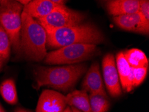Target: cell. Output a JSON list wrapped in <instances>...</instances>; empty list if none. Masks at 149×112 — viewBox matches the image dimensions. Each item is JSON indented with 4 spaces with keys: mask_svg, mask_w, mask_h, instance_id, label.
Returning a JSON list of instances; mask_svg holds the SVG:
<instances>
[{
    "mask_svg": "<svg viewBox=\"0 0 149 112\" xmlns=\"http://www.w3.org/2000/svg\"><path fill=\"white\" fill-rule=\"evenodd\" d=\"M11 52L10 38L5 30L0 24V57L3 61L9 58Z\"/></svg>",
    "mask_w": 149,
    "mask_h": 112,
    "instance_id": "cell-18",
    "label": "cell"
},
{
    "mask_svg": "<svg viewBox=\"0 0 149 112\" xmlns=\"http://www.w3.org/2000/svg\"><path fill=\"white\" fill-rule=\"evenodd\" d=\"M102 71L104 83L108 92L112 97H118L122 94V88L117 71L116 61L112 54L108 53L104 56Z\"/></svg>",
    "mask_w": 149,
    "mask_h": 112,
    "instance_id": "cell-7",
    "label": "cell"
},
{
    "mask_svg": "<svg viewBox=\"0 0 149 112\" xmlns=\"http://www.w3.org/2000/svg\"><path fill=\"white\" fill-rule=\"evenodd\" d=\"M133 87H136L141 85L145 79L148 72V67L132 68Z\"/></svg>",
    "mask_w": 149,
    "mask_h": 112,
    "instance_id": "cell-19",
    "label": "cell"
},
{
    "mask_svg": "<svg viewBox=\"0 0 149 112\" xmlns=\"http://www.w3.org/2000/svg\"><path fill=\"white\" fill-rule=\"evenodd\" d=\"M23 5L16 0H4L0 3V24L10 38L11 46L19 51L20 32Z\"/></svg>",
    "mask_w": 149,
    "mask_h": 112,
    "instance_id": "cell-5",
    "label": "cell"
},
{
    "mask_svg": "<svg viewBox=\"0 0 149 112\" xmlns=\"http://www.w3.org/2000/svg\"><path fill=\"white\" fill-rule=\"evenodd\" d=\"M106 1H107V0H106Z\"/></svg>",
    "mask_w": 149,
    "mask_h": 112,
    "instance_id": "cell-29",
    "label": "cell"
},
{
    "mask_svg": "<svg viewBox=\"0 0 149 112\" xmlns=\"http://www.w3.org/2000/svg\"><path fill=\"white\" fill-rule=\"evenodd\" d=\"M123 54L132 68L148 67L147 57L141 50L132 49L124 51Z\"/></svg>",
    "mask_w": 149,
    "mask_h": 112,
    "instance_id": "cell-15",
    "label": "cell"
},
{
    "mask_svg": "<svg viewBox=\"0 0 149 112\" xmlns=\"http://www.w3.org/2000/svg\"><path fill=\"white\" fill-rule=\"evenodd\" d=\"M0 3H1V0H0Z\"/></svg>",
    "mask_w": 149,
    "mask_h": 112,
    "instance_id": "cell-28",
    "label": "cell"
},
{
    "mask_svg": "<svg viewBox=\"0 0 149 112\" xmlns=\"http://www.w3.org/2000/svg\"><path fill=\"white\" fill-rule=\"evenodd\" d=\"M139 11L146 21L149 22V0H139Z\"/></svg>",
    "mask_w": 149,
    "mask_h": 112,
    "instance_id": "cell-20",
    "label": "cell"
},
{
    "mask_svg": "<svg viewBox=\"0 0 149 112\" xmlns=\"http://www.w3.org/2000/svg\"><path fill=\"white\" fill-rule=\"evenodd\" d=\"M53 3L57 4V5H64L66 0H50Z\"/></svg>",
    "mask_w": 149,
    "mask_h": 112,
    "instance_id": "cell-21",
    "label": "cell"
},
{
    "mask_svg": "<svg viewBox=\"0 0 149 112\" xmlns=\"http://www.w3.org/2000/svg\"><path fill=\"white\" fill-rule=\"evenodd\" d=\"M63 112H72L71 107L70 106H66V107L65 108V109Z\"/></svg>",
    "mask_w": 149,
    "mask_h": 112,
    "instance_id": "cell-24",
    "label": "cell"
},
{
    "mask_svg": "<svg viewBox=\"0 0 149 112\" xmlns=\"http://www.w3.org/2000/svg\"><path fill=\"white\" fill-rule=\"evenodd\" d=\"M0 94L5 101L11 105L17 102V94L15 82L12 79H6L0 85Z\"/></svg>",
    "mask_w": 149,
    "mask_h": 112,
    "instance_id": "cell-16",
    "label": "cell"
},
{
    "mask_svg": "<svg viewBox=\"0 0 149 112\" xmlns=\"http://www.w3.org/2000/svg\"><path fill=\"white\" fill-rule=\"evenodd\" d=\"M86 68V64L54 67H41L35 72L36 89L48 86L59 91H68L75 86Z\"/></svg>",
    "mask_w": 149,
    "mask_h": 112,
    "instance_id": "cell-2",
    "label": "cell"
},
{
    "mask_svg": "<svg viewBox=\"0 0 149 112\" xmlns=\"http://www.w3.org/2000/svg\"><path fill=\"white\" fill-rule=\"evenodd\" d=\"M17 1L19 2L22 4V5H26V4H28L29 2H30L31 1H32V0H16Z\"/></svg>",
    "mask_w": 149,
    "mask_h": 112,
    "instance_id": "cell-22",
    "label": "cell"
},
{
    "mask_svg": "<svg viewBox=\"0 0 149 112\" xmlns=\"http://www.w3.org/2000/svg\"><path fill=\"white\" fill-rule=\"evenodd\" d=\"M100 53V49L95 44H71L47 53L44 62L48 65H72L89 60Z\"/></svg>",
    "mask_w": 149,
    "mask_h": 112,
    "instance_id": "cell-4",
    "label": "cell"
},
{
    "mask_svg": "<svg viewBox=\"0 0 149 112\" xmlns=\"http://www.w3.org/2000/svg\"><path fill=\"white\" fill-rule=\"evenodd\" d=\"M71 109H72V112H82L80 110H78V109H76L75 107H71Z\"/></svg>",
    "mask_w": 149,
    "mask_h": 112,
    "instance_id": "cell-25",
    "label": "cell"
},
{
    "mask_svg": "<svg viewBox=\"0 0 149 112\" xmlns=\"http://www.w3.org/2000/svg\"><path fill=\"white\" fill-rule=\"evenodd\" d=\"M89 101L91 112H107L110 106L108 96L100 93H90Z\"/></svg>",
    "mask_w": 149,
    "mask_h": 112,
    "instance_id": "cell-17",
    "label": "cell"
},
{
    "mask_svg": "<svg viewBox=\"0 0 149 112\" xmlns=\"http://www.w3.org/2000/svg\"><path fill=\"white\" fill-rule=\"evenodd\" d=\"M107 8L113 17L134 13L139 11V0H109Z\"/></svg>",
    "mask_w": 149,
    "mask_h": 112,
    "instance_id": "cell-13",
    "label": "cell"
},
{
    "mask_svg": "<svg viewBox=\"0 0 149 112\" xmlns=\"http://www.w3.org/2000/svg\"><path fill=\"white\" fill-rule=\"evenodd\" d=\"M67 105L82 112H91L89 95L84 90H75L66 96Z\"/></svg>",
    "mask_w": 149,
    "mask_h": 112,
    "instance_id": "cell-14",
    "label": "cell"
},
{
    "mask_svg": "<svg viewBox=\"0 0 149 112\" xmlns=\"http://www.w3.org/2000/svg\"><path fill=\"white\" fill-rule=\"evenodd\" d=\"M57 6L50 0H32L24 6L22 11L38 20L48 15Z\"/></svg>",
    "mask_w": 149,
    "mask_h": 112,
    "instance_id": "cell-12",
    "label": "cell"
},
{
    "mask_svg": "<svg viewBox=\"0 0 149 112\" xmlns=\"http://www.w3.org/2000/svg\"><path fill=\"white\" fill-rule=\"evenodd\" d=\"M46 32V46L59 49L75 44H99L104 41L102 32L94 24H81L66 28L48 29Z\"/></svg>",
    "mask_w": 149,
    "mask_h": 112,
    "instance_id": "cell-1",
    "label": "cell"
},
{
    "mask_svg": "<svg viewBox=\"0 0 149 112\" xmlns=\"http://www.w3.org/2000/svg\"><path fill=\"white\" fill-rule=\"evenodd\" d=\"M116 65L122 89L126 92H130L133 89V70L124 56L123 52L117 53Z\"/></svg>",
    "mask_w": 149,
    "mask_h": 112,
    "instance_id": "cell-11",
    "label": "cell"
},
{
    "mask_svg": "<svg viewBox=\"0 0 149 112\" xmlns=\"http://www.w3.org/2000/svg\"><path fill=\"white\" fill-rule=\"evenodd\" d=\"M82 90L90 93H100L104 95L107 92L104 86L99 65L94 63L88 70L82 83Z\"/></svg>",
    "mask_w": 149,
    "mask_h": 112,
    "instance_id": "cell-10",
    "label": "cell"
},
{
    "mask_svg": "<svg viewBox=\"0 0 149 112\" xmlns=\"http://www.w3.org/2000/svg\"><path fill=\"white\" fill-rule=\"evenodd\" d=\"M115 24L124 30L148 35L149 22L146 21L139 11L134 13L114 16Z\"/></svg>",
    "mask_w": 149,
    "mask_h": 112,
    "instance_id": "cell-9",
    "label": "cell"
},
{
    "mask_svg": "<svg viewBox=\"0 0 149 112\" xmlns=\"http://www.w3.org/2000/svg\"><path fill=\"white\" fill-rule=\"evenodd\" d=\"M15 112H31V111H28V110H26V109H24L18 108V109H16V110L15 111Z\"/></svg>",
    "mask_w": 149,
    "mask_h": 112,
    "instance_id": "cell-23",
    "label": "cell"
},
{
    "mask_svg": "<svg viewBox=\"0 0 149 112\" xmlns=\"http://www.w3.org/2000/svg\"><path fill=\"white\" fill-rule=\"evenodd\" d=\"M3 59H2L1 57H0V68H1V65H2V63H3Z\"/></svg>",
    "mask_w": 149,
    "mask_h": 112,
    "instance_id": "cell-27",
    "label": "cell"
},
{
    "mask_svg": "<svg viewBox=\"0 0 149 112\" xmlns=\"http://www.w3.org/2000/svg\"><path fill=\"white\" fill-rule=\"evenodd\" d=\"M67 106L66 96L58 91L46 89L40 96L36 112H63Z\"/></svg>",
    "mask_w": 149,
    "mask_h": 112,
    "instance_id": "cell-8",
    "label": "cell"
},
{
    "mask_svg": "<svg viewBox=\"0 0 149 112\" xmlns=\"http://www.w3.org/2000/svg\"><path fill=\"white\" fill-rule=\"evenodd\" d=\"M0 112H6V111L4 110V109L1 106V104H0Z\"/></svg>",
    "mask_w": 149,
    "mask_h": 112,
    "instance_id": "cell-26",
    "label": "cell"
},
{
    "mask_svg": "<svg viewBox=\"0 0 149 112\" xmlns=\"http://www.w3.org/2000/svg\"><path fill=\"white\" fill-rule=\"evenodd\" d=\"M86 15L80 11L58 5L48 15L36 20L45 30L66 28L82 24Z\"/></svg>",
    "mask_w": 149,
    "mask_h": 112,
    "instance_id": "cell-6",
    "label": "cell"
},
{
    "mask_svg": "<svg viewBox=\"0 0 149 112\" xmlns=\"http://www.w3.org/2000/svg\"><path fill=\"white\" fill-rule=\"evenodd\" d=\"M20 46L31 60L42 61L47 55L46 32L34 18L22 11Z\"/></svg>",
    "mask_w": 149,
    "mask_h": 112,
    "instance_id": "cell-3",
    "label": "cell"
}]
</instances>
